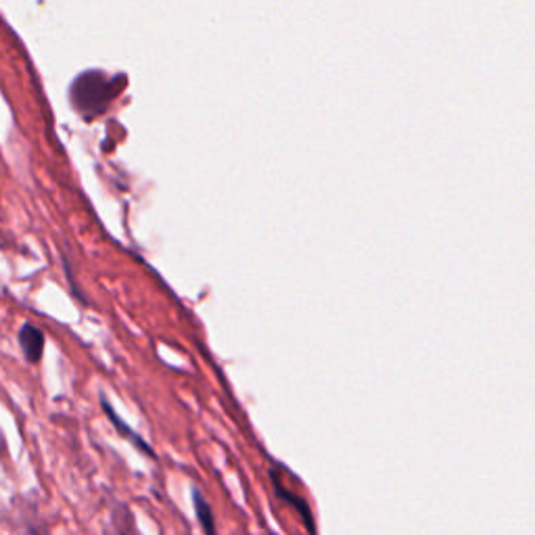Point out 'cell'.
Returning <instances> with one entry per match:
<instances>
[{"label":"cell","instance_id":"cell-5","mask_svg":"<svg viewBox=\"0 0 535 535\" xmlns=\"http://www.w3.org/2000/svg\"><path fill=\"white\" fill-rule=\"evenodd\" d=\"M191 496H193V508H195V515L197 521L201 525V529L209 535L216 533V521H214V513H212V506L207 504L205 496L201 494L199 487H191Z\"/></svg>","mask_w":535,"mask_h":535},{"label":"cell","instance_id":"cell-3","mask_svg":"<svg viewBox=\"0 0 535 535\" xmlns=\"http://www.w3.org/2000/svg\"><path fill=\"white\" fill-rule=\"evenodd\" d=\"M101 406H103V412H105L107 418H109V423L115 427V431H118L122 437H126V439L130 441V444L136 446V448L141 450L143 454L155 458V450H153V446L147 444V441H145L141 435H138L130 425H126V423L122 421V418L118 416V412H115L113 406L109 404V400H107V395H105V393H101Z\"/></svg>","mask_w":535,"mask_h":535},{"label":"cell","instance_id":"cell-2","mask_svg":"<svg viewBox=\"0 0 535 535\" xmlns=\"http://www.w3.org/2000/svg\"><path fill=\"white\" fill-rule=\"evenodd\" d=\"M17 341H19V347H21L23 356H26V360L30 364H38L42 360L46 337H44V333L38 327H34V324H30V322L21 324Z\"/></svg>","mask_w":535,"mask_h":535},{"label":"cell","instance_id":"cell-4","mask_svg":"<svg viewBox=\"0 0 535 535\" xmlns=\"http://www.w3.org/2000/svg\"><path fill=\"white\" fill-rule=\"evenodd\" d=\"M270 479H272V485H274V492H276L278 500H281V502H287L289 506H293V508L297 510V513L301 515V519H304V523H306V529H308L310 533H316V525H314V519H312V510H310L308 502H306L304 498H301V496H297V494H293V492H289V490H287V487H285V485H283V481H281V477H278L276 469H270Z\"/></svg>","mask_w":535,"mask_h":535},{"label":"cell","instance_id":"cell-1","mask_svg":"<svg viewBox=\"0 0 535 535\" xmlns=\"http://www.w3.org/2000/svg\"><path fill=\"white\" fill-rule=\"evenodd\" d=\"M113 97L111 82L99 72L82 74L72 86V105L84 120H95Z\"/></svg>","mask_w":535,"mask_h":535}]
</instances>
